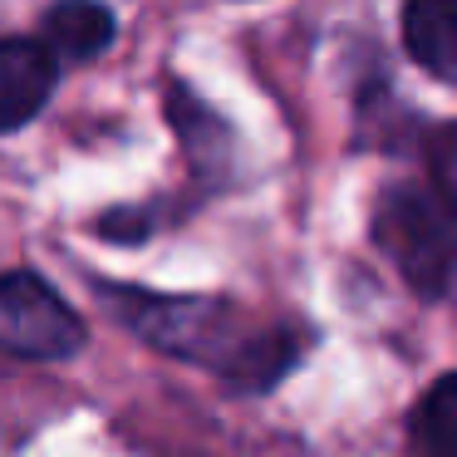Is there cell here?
I'll return each instance as SVG.
<instances>
[{
  "label": "cell",
  "instance_id": "cell-1",
  "mask_svg": "<svg viewBox=\"0 0 457 457\" xmlns=\"http://www.w3.org/2000/svg\"><path fill=\"white\" fill-rule=\"evenodd\" d=\"M374 237L378 246L394 256L398 276L418 290V295L437 300L453 286L457 270V231L453 212L437 197L418 187H388L374 212Z\"/></svg>",
  "mask_w": 457,
  "mask_h": 457
},
{
  "label": "cell",
  "instance_id": "cell-2",
  "mask_svg": "<svg viewBox=\"0 0 457 457\" xmlns=\"http://www.w3.org/2000/svg\"><path fill=\"white\" fill-rule=\"evenodd\" d=\"M84 345V320L35 270L0 276V349L21 359H70Z\"/></svg>",
  "mask_w": 457,
  "mask_h": 457
},
{
  "label": "cell",
  "instance_id": "cell-3",
  "mask_svg": "<svg viewBox=\"0 0 457 457\" xmlns=\"http://www.w3.org/2000/svg\"><path fill=\"white\" fill-rule=\"evenodd\" d=\"M129 320L148 345L168 349L178 359H192V364L221 369V374L251 339L237 335V315L221 300H138V310Z\"/></svg>",
  "mask_w": 457,
  "mask_h": 457
},
{
  "label": "cell",
  "instance_id": "cell-4",
  "mask_svg": "<svg viewBox=\"0 0 457 457\" xmlns=\"http://www.w3.org/2000/svg\"><path fill=\"white\" fill-rule=\"evenodd\" d=\"M60 60L40 40H0V133L25 129L50 104Z\"/></svg>",
  "mask_w": 457,
  "mask_h": 457
},
{
  "label": "cell",
  "instance_id": "cell-5",
  "mask_svg": "<svg viewBox=\"0 0 457 457\" xmlns=\"http://www.w3.org/2000/svg\"><path fill=\"white\" fill-rule=\"evenodd\" d=\"M403 45L433 79H457V0H403Z\"/></svg>",
  "mask_w": 457,
  "mask_h": 457
},
{
  "label": "cell",
  "instance_id": "cell-6",
  "mask_svg": "<svg viewBox=\"0 0 457 457\" xmlns=\"http://www.w3.org/2000/svg\"><path fill=\"white\" fill-rule=\"evenodd\" d=\"M45 40L54 60H94L113 45V15L99 0H60L45 15Z\"/></svg>",
  "mask_w": 457,
  "mask_h": 457
},
{
  "label": "cell",
  "instance_id": "cell-7",
  "mask_svg": "<svg viewBox=\"0 0 457 457\" xmlns=\"http://www.w3.org/2000/svg\"><path fill=\"white\" fill-rule=\"evenodd\" d=\"M295 359H300V335L295 329H256V335L241 345V354L231 359L227 378H231V388H241V394H261V388H276Z\"/></svg>",
  "mask_w": 457,
  "mask_h": 457
},
{
  "label": "cell",
  "instance_id": "cell-8",
  "mask_svg": "<svg viewBox=\"0 0 457 457\" xmlns=\"http://www.w3.org/2000/svg\"><path fill=\"white\" fill-rule=\"evenodd\" d=\"M413 437L428 457H457V374H443L413 413Z\"/></svg>",
  "mask_w": 457,
  "mask_h": 457
},
{
  "label": "cell",
  "instance_id": "cell-9",
  "mask_svg": "<svg viewBox=\"0 0 457 457\" xmlns=\"http://www.w3.org/2000/svg\"><path fill=\"white\" fill-rule=\"evenodd\" d=\"M428 172H433L437 202L457 217V123L443 129L433 143H428Z\"/></svg>",
  "mask_w": 457,
  "mask_h": 457
}]
</instances>
